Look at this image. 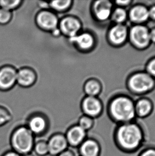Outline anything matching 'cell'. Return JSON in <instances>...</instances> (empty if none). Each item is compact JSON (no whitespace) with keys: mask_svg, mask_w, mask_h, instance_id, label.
Segmentation results:
<instances>
[{"mask_svg":"<svg viewBox=\"0 0 155 156\" xmlns=\"http://www.w3.org/2000/svg\"><path fill=\"white\" fill-rule=\"evenodd\" d=\"M84 108L87 114L91 116H95L100 112L101 105L94 98H88L84 101Z\"/></svg>","mask_w":155,"mask_h":156,"instance_id":"obj_11","label":"cell"},{"mask_svg":"<svg viewBox=\"0 0 155 156\" xmlns=\"http://www.w3.org/2000/svg\"><path fill=\"white\" fill-rule=\"evenodd\" d=\"M13 144L19 152L27 153L33 146V137L28 129L21 128L15 132L13 136Z\"/></svg>","mask_w":155,"mask_h":156,"instance_id":"obj_3","label":"cell"},{"mask_svg":"<svg viewBox=\"0 0 155 156\" xmlns=\"http://www.w3.org/2000/svg\"><path fill=\"white\" fill-rule=\"evenodd\" d=\"M17 80V73L11 68H5L0 70V87L8 89Z\"/></svg>","mask_w":155,"mask_h":156,"instance_id":"obj_7","label":"cell"},{"mask_svg":"<svg viewBox=\"0 0 155 156\" xmlns=\"http://www.w3.org/2000/svg\"><path fill=\"white\" fill-rule=\"evenodd\" d=\"M30 129L35 133H40L43 131L45 127V122L40 117H35L30 120L29 123Z\"/></svg>","mask_w":155,"mask_h":156,"instance_id":"obj_17","label":"cell"},{"mask_svg":"<svg viewBox=\"0 0 155 156\" xmlns=\"http://www.w3.org/2000/svg\"><path fill=\"white\" fill-rule=\"evenodd\" d=\"M20 2V1L17 0H3L0 1V5L2 6V9L9 11L10 9L15 8Z\"/></svg>","mask_w":155,"mask_h":156,"instance_id":"obj_22","label":"cell"},{"mask_svg":"<svg viewBox=\"0 0 155 156\" xmlns=\"http://www.w3.org/2000/svg\"><path fill=\"white\" fill-rule=\"evenodd\" d=\"M119 3H122V4H124V3H128L129 1H119V2H117Z\"/></svg>","mask_w":155,"mask_h":156,"instance_id":"obj_34","label":"cell"},{"mask_svg":"<svg viewBox=\"0 0 155 156\" xmlns=\"http://www.w3.org/2000/svg\"><path fill=\"white\" fill-rule=\"evenodd\" d=\"M150 109V105L148 102L145 100L141 101L137 105V110L139 114L144 116L149 112Z\"/></svg>","mask_w":155,"mask_h":156,"instance_id":"obj_19","label":"cell"},{"mask_svg":"<svg viewBox=\"0 0 155 156\" xmlns=\"http://www.w3.org/2000/svg\"><path fill=\"white\" fill-rule=\"evenodd\" d=\"M9 116L6 112L0 109V124H3L9 119Z\"/></svg>","mask_w":155,"mask_h":156,"instance_id":"obj_27","label":"cell"},{"mask_svg":"<svg viewBox=\"0 0 155 156\" xmlns=\"http://www.w3.org/2000/svg\"><path fill=\"white\" fill-rule=\"evenodd\" d=\"M142 156H155V151L153 150H148L145 152Z\"/></svg>","mask_w":155,"mask_h":156,"instance_id":"obj_29","label":"cell"},{"mask_svg":"<svg viewBox=\"0 0 155 156\" xmlns=\"http://www.w3.org/2000/svg\"><path fill=\"white\" fill-rule=\"evenodd\" d=\"M118 137L122 146L127 149H132L136 147L140 142V132L134 125H125L119 129Z\"/></svg>","mask_w":155,"mask_h":156,"instance_id":"obj_1","label":"cell"},{"mask_svg":"<svg viewBox=\"0 0 155 156\" xmlns=\"http://www.w3.org/2000/svg\"><path fill=\"white\" fill-rule=\"evenodd\" d=\"M149 16V12L146 9L138 6L133 9L130 13L132 20L136 22H141L146 20Z\"/></svg>","mask_w":155,"mask_h":156,"instance_id":"obj_15","label":"cell"},{"mask_svg":"<svg viewBox=\"0 0 155 156\" xmlns=\"http://www.w3.org/2000/svg\"><path fill=\"white\" fill-rule=\"evenodd\" d=\"M35 79L34 72L28 69H23L17 74V80L19 84L27 87L32 85Z\"/></svg>","mask_w":155,"mask_h":156,"instance_id":"obj_10","label":"cell"},{"mask_svg":"<svg viewBox=\"0 0 155 156\" xmlns=\"http://www.w3.org/2000/svg\"><path fill=\"white\" fill-rule=\"evenodd\" d=\"M60 156H72V155L70 152H66L60 154Z\"/></svg>","mask_w":155,"mask_h":156,"instance_id":"obj_32","label":"cell"},{"mask_svg":"<svg viewBox=\"0 0 155 156\" xmlns=\"http://www.w3.org/2000/svg\"><path fill=\"white\" fill-rule=\"evenodd\" d=\"M5 156H20L19 154H15V153H9Z\"/></svg>","mask_w":155,"mask_h":156,"instance_id":"obj_33","label":"cell"},{"mask_svg":"<svg viewBox=\"0 0 155 156\" xmlns=\"http://www.w3.org/2000/svg\"><path fill=\"white\" fill-rule=\"evenodd\" d=\"M47 146L48 151L52 154H57L65 149L67 141L62 136H56L50 140Z\"/></svg>","mask_w":155,"mask_h":156,"instance_id":"obj_9","label":"cell"},{"mask_svg":"<svg viewBox=\"0 0 155 156\" xmlns=\"http://www.w3.org/2000/svg\"><path fill=\"white\" fill-rule=\"evenodd\" d=\"M131 36L134 44L139 47L146 46L150 39L147 30L141 26L133 28L131 30Z\"/></svg>","mask_w":155,"mask_h":156,"instance_id":"obj_5","label":"cell"},{"mask_svg":"<svg viewBox=\"0 0 155 156\" xmlns=\"http://www.w3.org/2000/svg\"><path fill=\"white\" fill-rule=\"evenodd\" d=\"M70 39L71 42L76 43L82 49H89L93 44L92 37L88 34H83L79 36L76 35Z\"/></svg>","mask_w":155,"mask_h":156,"instance_id":"obj_13","label":"cell"},{"mask_svg":"<svg viewBox=\"0 0 155 156\" xmlns=\"http://www.w3.org/2000/svg\"><path fill=\"white\" fill-rule=\"evenodd\" d=\"M11 18V13L9 11L3 9H0V23H6Z\"/></svg>","mask_w":155,"mask_h":156,"instance_id":"obj_24","label":"cell"},{"mask_svg":"<svg viewBox=\"0 0 155 156\" xmlns=\"http://www.w3.org/2000/svg\"><path fill=\"white\" fill-rule=\"evenodd\" d=\"M126 36V29L122 26H117L112 30L110 38L112 41L116 44L123 42Z\"/></svg>","mask_w":155,"mask_h":156,"instance_id":"obj_14","label":"cell"},{"mask_svg":"<svg viewBox=\"0 0 155 156\" xmlns=\"http://www.w3.org/2000/svg\"><path fill=\"white\" fill-rule=\"evenodd\" d=\"M80 27L79 23L72 17H67L61 21V30L64 34L70 36V38L76 36Z\"/></svg>","mask_w":155,"mask_h":156,"instance_id":"obj_8","label":"cell"},{"mask_svg":"<svg viewBox=\"0 0 155 156\" xmlns=\"http://www.w3.org/2000/svg\"><path fill=\"white\" fill-rule=\"evenodd\" d=\"M149 15H150L152 18L155 19V7L151 9L149 12Z\"/></svg>","mask_w":155,"mask_h":156,"instance_id":"obj_30","label":"cell"},{"mask_svg":"<svg viewBox=\"0 0 155 156\" xmlns=\"http://www.w3.org/2000/svg\"><path fill=\"white\" fill-rule=\"evenodd\" d=\"M96 11L97 17L101 20H105L109 17L110 10L107 6H102L99 2H97L96 5Z\"/></svg>","mask_w":155,"mask_h":156,"instance_id":"obj_18","label":"cell"},{"mask_svg":"<svg viewBox=\"0 0 155 156\" xmlns=\"http://www.w3.org/2000/svg\"><path fill=\"white\" fill-rule=\"evenodd\" d=\"M98 149L96 144L92 141L85 142L81 148L83 156H96Z\"/></svg>","mask_w":155,"mask_h":156,"instance_id":"obj_16","label":"cell"},{"mask_svg":"<svg viewBox=\"0 0 155 156\" xmlns=\"http://www.w3.org/2000/svg\"><path fill=\"white\" fill-rule=\"evenodd\" d=\"M35 150L38 154H46L48 151V146L44 143H40L36 145Z\"/></svg>","mask_w":155,"mask_h":156,"instance_id":"obj_25","label":"cell"},{"mask_svg":"<svg viewBox=\"0 0 155 156\" xmlns=\"http://www.w3.org/2000/svg\"><path fill=\"white\" fill-rule=\"evenodd\" d=\"M38 23L46 30H54L57 25V19L54 14L48 11L40 13L37 17Z\"/></svg>","mask_w":155,"mask_h":156,"instance_id":"obj_6","label":"cell"},{"mask_svg":"<svg viewBox=\"0 0 155 156\" xmlns=\"http://www.w3.org/2000/svg\"><path fill=\"white\" fill-rule=\"evenodd\" d=\"M148 69L149 72H150V73L155 75V60L152 61L151 63H150Z\"/></svg>","mask_w":155,"mask_h":156,"instance_id":"obj_28","label":"cell"},{"mask_svg":"<svg viewBox=\"0 0 155 156\" xmlns=\"http://www.w3.org/2000/svg\"><path fill=\"white\" fill-rule=\"evenodd\" d=\"M85 135L84 129L77 126L71 129L67 134V139L72 145H77L84 139Z\"/></svg>","mask_w":155,"mask_h":156,"instance_id":"obj_12","label":"cell"},{"mask_svg":"<svg viewBox=\"0 0 155 156\" xmlns=\"http://www.w3.org/2000/svg\"><path fill=\"white\" fill-rule=\"evenodd\" d=\"M85 90L88 94L94 95L98 92L99 87L96 82L94 81H90L86 84Z\"/></svg>","mask_w":155,"mask_h":156,"instance_id":"obj_20","label":"cell"},{"mask_svg":"<svg viewBox=\"0 0 155 156\" xmlns=\"http://www.w3.org/2000/svg\"><path fill=\"white\" fill-rule=\"evenodd\" d=\"M112 113L118 120H129L134 115V108L130 101L126 98H119L112 104Z\"/></svg>","mask_w":155,"mask_h":156,"instance_id":"obj_2","label":"cell"},{"mask_svg":"<svg viewBox=\"0 0 155 156\" xmlns=\"http://www.w3.org/2000/svg\"><path fill=\"white\" fill-rule=\"evenodd\" d=\"M149 38H150L151 40L155 42V30H153L151 33L149 34Z\"/></svg>","mask_w":155,"mask_h":156,"instance_id":"obj_31","label":"cell"},{"mask_svg":"<svg viewBox=\"0 0 155 156\" xmlns=\"http://www.w3.org/2000/svg\"><path fill=\"white\" fill-rule=\"evenodd\" d=\"M126 12L123 10L121 9H117L114 13V19L116 21L119 22V23L124 20V19H126Z\"/></svg>","mask_w":155,"mask_h":156,"instance_id":"obj_23","label":"cell"},{"mask_svg":"<svg viewBox=\"0 0 155 156\" xmlns=\"http://www.w3.org/2000/svg\"><path fill=\"white\" fill-rule=\"evenodd\" d=\"M153 82L149 76L145 74H138L133 76L130 81V85L135 91L143 92L150 89Z\"/></svg>","mask_w":155,"mask_h":156,"instance_id":"obj_4","label":"cell"},{"mask_svg":"<svg viewBox=\"0 0 155 156\" xmlns=\"http://www.w3.org/2000/svg\"><path fill=\"white\" fill-rule=\"evenodd\" d=\"M91 125V122L89 118L84 117L81 118L80 121V127L84 130L88 129L90 127Z\"/></svg>","mask_w":155,"mask_h":156,"instance_id":"obj_26","label":"cell"},{"mask_svg":"<svg viewBox=\"0 0 155 156\" xmlns=\"http://www.w3.org/2000/svg\"><path fill=\"white\" fill-rule=\"evenodd\" d=\"M70 1H55L50 3V5L57 10H63L69 6Z\"/></svg>","mask_w":155,"mask_h":156,"instance_id":"obj_21","label":"cell"}]
</instances>
